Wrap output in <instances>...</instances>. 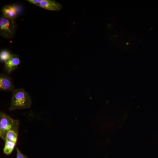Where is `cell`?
I'll list each match as a JSON object with an SVG mask.
<instances>
[{
    "instance_id": "5b68a950",
    "label": "cell",
    "mask_w": 158,
    "mask_h": 158,
    "mask_svg": "<svg viewBox=\"0 0 158 158\" xmlns=\"http://www.w3.org/2000/svg\"><path fill=\"white\" fill-rule=\"evenodd\" d=\"M20 62L18 55L12 54L10 58L4 63V70L8 74H10L17 68Z\"/></svg>"
},
{
    "instance_id": "9c48e42d",
    "label": "cell",
    "mask_w": 158,
    "mask_h": 158,
    "mask_svg": "<svg viewBox=\"0 0 158 158\" xmlns=\"http://www.w3.org/2000/svg\"><path fill=\"white\" fill-rule=\"evenodd\" d=\"M18 133L13 131H10L7 134L6 141H8L16 143L18 138Z\"/></svg>"
},
{
    "instance_id": "7a4b0ae2",
    "label": "cell",
    "mask_w": 158,
    "mask_h": 158,
    "mask_svg": "<svg viewBox=\"0 0 158 158\" xmlns=\"http://www.w3.org/2000/svg\"><path fill=\"white\" fill-rule=\"evenodd\" d=\"M19 121L2 112L0 113V137L5 142L8 133L13 131L18 133Z\"/></svg>"
},
{
    "instance_id": "277c9868",
    "label": "cell",
    "mask_w": 158,
    "mask_h": 158,
    "mask_svg": "<svg viewBox=\"0 0 158 158\" xmlns=\"http://www.w3.org/2000/svg\"><path fill=\"white\" fill-rule=\"evenodd\" d=\"M15 89L11 77L4 74H0V90L12 92Z\"/></svg>"
},
{
    "instance_id": "8fae6325",
    "label": "cell",
    "mask_w": 158,
    "mask_h": 158,
    "mask_svg": "<svg viewBox=\"0 0 158 158\" xmlns=\"http://www.w3.org/2000/svg\"><path fill=\"white\" fill-rule=\"evenodd\" d=\"M17 155L16 158H27L24 154H22L18 148H16Z\"/></svg>"
},
{
    "instance_id": "6da1fadb",
    "label": "cell",
    "mask_w": 158,
    "mask_h": 158,
    "mask_svg": "<svg viewBox=\"0 0 158 158\" xmlns=\"http://www.w3.org/2000/svg\"><path fill=\"white\" fill-rule=\"evenodd\" d=\"M32 100L28 93L22 88L15 89L12 92L9 110L23 109L30 108Z\"/></svg>"
},
{
    "instance_id": "30bf717a",
    "label": "cell",
    "mask_w": 158,
    "mask_h": 158,
    "mask_svg": "<svg viewBox=\"0 0 158 158\" xmlns=\"http://www.w3.org/2000/svg\"><path fill=\"white\" fill-rule=\"evenodd\" d=\"M12 54L6 50H3L0 52V60L2 62H5L11 57Z\"/></svg>"
},
{
    "instance_id": "ba28073f",
    "label": "cell",
    "mask_w": 158,
    "mask_h": 158,
    "mask_svg": "<svg viewBox=\"0 0 158 158\" xmlns=\"http://www.w3.org/2000/svg\"><path fill=\"white\" fill-rule=\"evenodd\" d=\"M16 144L6 140L5 142V144L3 149L4 153L6 155L11 154L14 149Z\"/></svg>"
},
{
    "instance_id": "8992f818",
    "label": "cell",
    "mask_w": 158,
    "mask_h": 158,
    "mask_svg": "<svg viewBox=\"0 0 158 158\" xmlns=\"http://www.w3.org/2000/svg\"><path fill=\"white\" fill-rule=\"evenodd\" d=\"M46 9L53 11H59L62 8V5L52 0H41L39 6Z\"/></svg>"
},
{
    "instance_id": "52a82bcc",
    "label": "cell",
    "mask_w": 158,
    "mask_h": 158,
    "mask_svg": "<svg viewBox=\"0 0 158 158\" xmlns=\"http://www.w3.org/2000/svg\"><path fill=\"white\" fill-rule=\"evenodd\" d=\"M3 15L7 19L15 20L16 18V11L13 6L9 5L4 6L1 10Z\"/></svg>"
},
{
    "instance_id": "7c38bea8",
    "label": "cell",
    "mask_w": 158,
    "mask_h": 158,
    "mask_svg": "<svg viewBox=\"0 0 158 158\" xmlns=\"http://www.w3.org/2000/svg\"><path fill=\"white\" fill-rule=\"evenodd\" d=\"M30 3L34 4L37 6H39L40 4L41 0H27Z\"/></svg>"
},
{
    "instance_id": "3957f363",
    "label": "cell",
    "mask_w": 158,
    "mask_h": 158,
    "mask_svg": "<svg viewBox=\"0 0 158 158\" xmlns=\"http://www.w3.org/2000/svg\"><path fill=\"white\" fill-rule=\"evenodd\" d=\"M15 20L6 18L3 15L0 18V34L3 37L11 39L15 33L17 25Z\"/></svg>"
}]
</instances>
